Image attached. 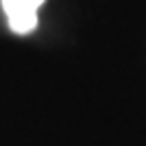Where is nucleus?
Returning <instances> with one entry per match:
<instances>
[{
	"mask_svg": "<svg viewBox=\"0 0 146 146\" xmlns=\"http://www.w3.org/2000/svg\"><path fill=\"white\" fill-rule=\"evenodd\" d=\"M44 0H2V9L7 13L9 26L18 35H29L37 26V9Z\"/></svg>",
	"mask_w": 146,
	"mask_h": 146,
	"instance_id": "obj_1",
	"label": "nucleus"
}]
</instances>
